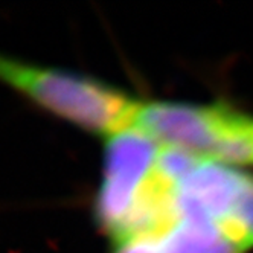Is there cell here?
<instances>
[{
	"mask_svg": "<svg viewBox=\"0 0 253 253\" xmlns=\"http://www.w3.org/2000/svg\"><path fill=\"white\" fill-rule=\"evenodd\" d=\"M216 227L243 252L253 249V174H247L232 208Z\"/></svg>",
	"mask_w": 253,
	"mask_h": 253,
	"instance_id": "5",
	"label": "cell"
},
{
	"mask_svg": "<svg viewBox=\"0 0 253 253\" xmlns=\"http://www.w3.org/2000/svg\"><path fill=\"white\" fill-rule=\"evenodd\" d=\"M131 128L162 148L230 167H253V116L223 102L140 101Z\"/></svg>",
	"mask_w": 253,
	"mask_h": 253,
	"instance_id": "2",
	"label": "cell"
},
{
	"mask_svg": "<svg viewBox=\"0 0 253 253\" xmlns=\"http://www.w3.org/2000/svg\"><path fill=\"white\" fill-rule=\"evenodd\" d=\"M110 253H169L165 238L151 235H133L113 241Z\"/></svg>",
	"mask_w": 253,
	"mask_h": 253,
	"instance_id": "6",
	"label": "cell"
},
{
	"mask_svg": "<svg viewBox=\"0 0 253 253\" xmlns=\"http://www.w3.org/2000/svg\"><path fill=\"white\" fill-rule=\"evenodd\" d=\"M160 147L130 128L105 139L102 175L93 197L92 213L99 230L121 238L156 169Z\"/></svg>",
	"mask_w": 253,
	"mask_h": 253,
	"instance_id": "3",
	"label": "cell"
},
{
	"mask_svg": "<svg viewBox=\"0 0 253 253\" xmlns=\"http://www.w3.org/2000/svg\"><path fill=\"white\" fill-rule=\"evenodd\" d=\"M0 84L39 110L105 139L133 126L140 101L95 77L0 52Z\"/></svg>",
	"mask_w": 253,
	"mask_h": 253,
	"instance_id": "1",
	"label": "cell"
},
{
	"mask_svg": "<svg viewBox=\"0 0 253 253\" xmlns=\"http://www.w3.org/2000/svg\"><path fill=\"white\" fill-rule=\"evenodd\" d=\"M169 253H244L208 220L180 216L165 237Z\"/></svg>",
	"mask_w": 253,
	"mask_h": 253,
	"instance_id": "4",
	"label": "cell"
}]
</instances>
